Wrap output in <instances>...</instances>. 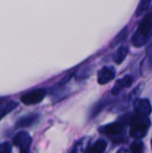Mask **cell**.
<instances>
[{
    "label": "cell",
    "instance_id": "6da1fadb",
    "mask_svg": "<svg viewBox=\"0 0 152 153\" xmlns=\"http://www.w3.org/2000/svg\"><path fill=\"white\" fill-rule=\"evenodd\" d=\"M152 38V12L149 13L140 23L132 36L131 43L136 47H142Z\"/></svg>",
    "mask_w": 152,
    "mask_h": 153
},
{
    "label": "cell",
    "instance_id": "7a4b0ae2",
    "mask_svg": "<svg viewBox=\"0 0 152 153\" xmlns=\"http://www.w3.org/2000/svg\"><path fill=\"white\" fill-rule=\"evenodd\" d=\"M150 127V120L146 116L134 115L130 121V135L136 140H140L147 134Z\"/></svg>",
    "mask_w": 152,
    "mask_h": 153
},
{
    "label": "cell",
    "instance_id": "3957f363",
    "mask_svg": "<svg viewBox=\"0 0 152 153\" xmlns=\"http://www.w3.org/2000/svg\"><path fill=\"white\" fill-rule=\"evenodd\" d=\"M13 144L19 148L20 153H28L31 145V137L26 131H21L14 137Z\"/></svg>",
    "mask_w": 152,
    "mask_h": 153
},
{
    "label": "cell",
    "instance_id": "277c9868",
    "mask_svg": "<svg viewBox=\"0 0 152 153\" xmlns=\"http://www.w3.org/2000/svg\"><path fill=\"white\" fill-rule=\"evenodd\" d=\"M47 94V91L45 89H38L35 91H31L27 94L23 95L21 97V102H23L26 105H33L41 102L45 98Z\"/></svg>",
    "mask_w": 152,
    "mask_h": 153
},
{
    "label": "cell",
    "instance_id": "5b68a950",
    "mask_svg": "<svg viewBox=\"0 0 152 153\" xmlns=\"http://www.w3.org/2000/svg\"><path fill=\"white\" fill-rule=\"evenodd\" d=\"M134 111H136V115L141 116H146L148 117L151 114V104L149 102L148 99H138L133 104Z\"/></svg>",
    "mask_w": 152,
    "mask_h": 153
},
{
    "label": "cell",
    "instance_id": "8992f818",
    "mask_svg": "<svg viewBox=\"0 0 152 153\" xmlns=\"http://www.w3.org/2000/svg\"><path fill=\"white\" fill-rule=\"evenodd\" d=\"M116 75V72L114 68H110V67H104L98 73L97 81L100 85H105V83L110 82V80L114 79Z\"/></svg>",
    "mask_w": 152,
    "mask_h": 153
},
{
    "label": "cell",
    "instance_id": "52a82bcc",
    "mask_svg": "<svg viewBox=\"0 0 152 153\" xmlns=\"http://www.w3.org/2000/svg\"><path fill=\"white\" fill-rule=\"evenodd\" d=\"M123 124L119 122H115V123H110V124L104 125V126L100 127L99 131L101 133L108 135H117L123 131Z\"/></svg>",
    "mask_w": 152,
    "mask_h": 153
},
{
    "label": "cell",
    "instance_id": "ba28073f",
    "mask_svg": "<svg viewBox=\"0 0 152 153\" xmlns=\"http://www.w3.org/2000/svg\"><path fill=\"white\" fill-rule=\"evenodd\" d=\"M132 82H133V78H132L130 75H126V76H124L123 78L119 79V80L116 82L115 87L113 88V90H112V94L113 95L119 94L123 89L129 88L130 85H132Z\"/></svg>",
    "mask_w": 152,
    "mask_h": 153
},
{
    "label": "cell",
    "instance_id": "9c48e42d",
    "mask_svg": "<svg viewBox=\"0 0 152 153\" xmlns=\"http://www.w3.org/2000/svg\"><path fill=\"white\" fill-rule=\"evenodd\" d=\"M18 106V103L15 102V101H8V102H5L3 104H0V120L6 116L8 113L13 111L14 108Z\"/></svg>",
    "mask_w": 152,
    "mask_h": 153
},
{
    "label": "cell",
    "instance_id": "30bf717a",
    "mask_svg": "<svg viewBox=\"0 0 152 153\" xmlns=\"http://www.w3.org/2000/svg\"><path fill=\"white\" fill-rule=\"evenodd\" d=\"M39 119V116L38 115H29L27 117H24L22 119H20L18 121V123L16 124L17 127H28L30 125H33V123L37 122V120Z\"/></svg>",
    "mask_w": 152,
    "mask_h": 153
},
{
    "label": "cell",
    "instance_id": "8fae6325",
    "mask_svg": "<svg viewBox=\"0 0 152 153\" xmlns=\"http://www.w3.org/2000/svg\"><path fill=\"white\" fill-rule=\"evenodd\" d=\"M106 146L108 144L104 140H99L93 145V147L90 150V153H103L104 150L106 149Z\"/></svg>",
    "mask_w": 152,
    "mask_h": 153
},
{
    "label": "cell",
    "instance_id": "7c38bea8",
    "mask_svg": "<svg viewBox=\"0 0 152 153\" xmlns=\"http://www.w3.org/2000/svg\"><path fill=\"white\" fill-rule=\"evenodd\" d=\"M127 54H128L127 47H120L115 54V62L117 64H121L125 59V57L127 56Z\"/></svg>",
    "mask_w": 152,
    "mask_h": 153
},
{
    "label": "cell",
    "instance_id": "4fadbf2b",
    "mask_svg": "<svg viewBox=\"0 0 152 153\" xmlns=\"http://www.w3.org/2000/svg\"><path fill=\"white\" fill-rule=\"evenodd\" d=\"M152 0H141L140 3H139V6L136 10V16H141L143 15L147 10H148L149 5H150Z\"/></svg>",
    "mask_w": 152,
    "mask_h": 153
},
{
    "label": "cell",
    "instance_id": "5bb4252c",
    "mask_svg": "<svg viewBox=\"0 0 152 153\" xmlns=\"http://www.w3.org/2000/svg\"><path fill=\"white\" fill-rule=\"evenodd\" d=\"M130 151H131V153H143V151H144V145H143V143L141 141L134 142L130 146Z\"/></svg>",
    "mask_w": 152,
    "mask_h": 153
},
{
    "label": "cell",
    "instance_id": "9a60e30c",
    "mask_svg": "<svg viewBox=\"0 0 152 153\" xmlns=\"http://www.w3.org/2000/svg\"><path fill=\"white\" fill-rule=\"evenodd\" d=\"M12 152V145L10 143H3L0 146V153H10Z\"/></svg>",
    "mask_w": 152,
    "mask_h": 153
},
{
    "label": "cell",
    "instance_id": "2e32d148",
    "mask_svg": "<svg viewBox=\"0 0 152 153\" xmlns=\"http://www.w3.org/2000/svg\"><path fill=\"white\" fill-rule=\"evenodd\" d=\"M123 36H126V29H123V30H122L121 33H120L119 36L115 39V41H114V43H113V44H118V43H120L121 41H123Z\"/></svg>",
    "mask_w": 152,
    "mask_h": 153
},
{
    "label": "cell",
    "instance_id": "e0dca14e",
    "mask_svg": "<svg viewBox=\"0 0 152 153\" xmlns=\"http://www.w3.org/2000/svg\"><path fill=\"white\" fill-rule=\"evenodd\" d=\"M118 153H128V151L125 149H122V150H120V151H118Z\"/></svg>",
    "mask_w": 152,
    "mask_h": 153
},
{
    "label": "cell",
    "instance_id": "ac0fdd59",
    "mask_svg": "<svg viewBox=\"0 0 152 153\" xmlns=\"http://www.w3.org/2000/svg\"><path fill=\"white\" fill-rule=\"evenodd\" d=\"M71 153H77V152H76V151H75V150H73V151H72V152H71Z\"/></svg>",
    "mask_w": 152,
    "mask_h": 153
},
{
    "label": "cell",
    "instance_id": "d6986e66",
    "mask_svg": "<svg viewBox=\"0 0 152 153\" xmlns=\"http://www.w3.org/2000/svg\"><path fill=\"white\" fill-rule=\"evenodd\" d=\"M0 104H1V99H0Z\"/></svg>",
    "mask_w": 152,
    "mask_h": 153
},
{
    "label": "cell",
    "instance_id": "ffe728a7",
    "mask_svg": "<svg viewBox=\"0 0 152 153\" xmlns=\"http://www.w3.org/2000/svg\"><path fill=\"white\" fill-rule=\"evenodd\" d=\"M151 144H152V141H151Z\"/></svg>",
    "mask_w": 152,
    "mask_h": 153
}]
</instances>
